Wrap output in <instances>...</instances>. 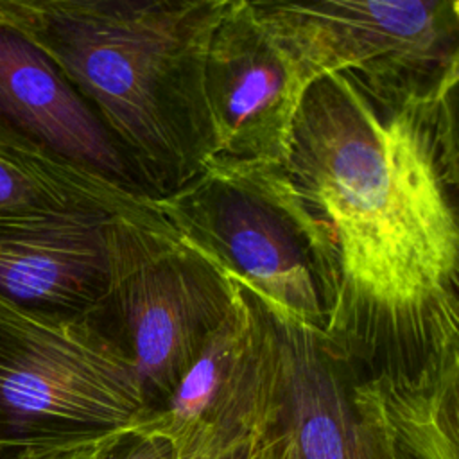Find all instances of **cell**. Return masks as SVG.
Wrapping results in <instances>:
<instances>
[{
    "instance_id": "obj_1",
    "label": "cell",
    "mask_w": 459,
    "mask_h": 459,
    "mask_svg": "<svg viewBox=\"0 0 459 459\" xmlns=\"http://www.w3.org/2000/svg\"><path fill=\"white\" fill-rule=\"evenodd\" d=\"M457 79L402 91L328 74L296 113L278 169L312 255L321 342L353 380L459 359Z\"/></svg>"
},
{
    "instance_id": "obj_2",
    "label": "cell",
    "mask_w": 459,
    "mask_h": 459,
    "mask_svg": "<svg viewBox=\"0 0 459 459\" xmlns=\"http://www.w3.org/2000/svg\"><path fill=\"white\" fill-rule=\"evenodd\" d=\"M228 0H0L88 102L133 183L167 199L212 161L204 57Z\"/></svg>"
},
{
    "instance_id": "obj_3",
    "label": "cell",
    "mask_w": 459,
    "mask_h": 459,
    "mask_svg": "<svg viewBox=\"0 0 459 459\" xmlns=\"http://www.w3.org/2000/svg\"><path fill=\"white\" fill-rule=\"evenodd\" d=\"M108 242V292L88 319L129 357L152 411L226 319L240 280L174 208L111 219Z\"/></svg>"
},
{
    "instance_id": "obj_4",
    "label": "cell",
    "mask_w": 459,
    "mask_h": 459,
    "mask_svg": "<svg viewBox=\"0 0 459 459\" xmlns=\"http://www.w3.org/2000/svg\"><path fill=\"white\" fill-rule=\"evenodd\" d=\"M149 412L133 362L90 319L52 323L0 298V459L133 429Z\"/></svg>"
},
{
    "instance_id": "obj_5",
    "label": "cell",
    "mask_w": 459,
    "mask_h": 459,
    "mask_svg": "<svg viewBox=\"0 0 459 459\" xmlns=\"http://www.w3.org/2000/svg\"><path fill=\"white\" fill-rule=\"evenodd\" d=\"M253 2L316 79L348 72L407 91L459 74L457 0Z\"/></svg>"
},
{
    "instance_id": "obj_6",
    "label": "cell",
    "mask_w": 459,
    "mask_h": 459,
    "mask_svg": "<svg viewBox=\"0 0 459 459\" xmlns=\"http://www.w3.org/2000/svg\"><path fill=\"white\" fill-rule=\"evenodd\" d=\"M169 199L178 221L269 310L321 333L312 255L280 169L208 167Z\"/></svg>"
},
{
    "instance_id": "obj_7",
    "label": "cell",
    "mask_w": 459,
    "mask_h": 459,
    "mask_svg": "<svg viewBox=\"0 0 459 459\" xmlns=\"http://www.w3.org/2000/svg\"><path fill=\"white\" fill-rule=\"evenodd\" d=\"M312 81L316 77L305 61L253 0H228L204 57L203 86L212 131L208 167H281Z\"/></svg>"
},
{
    "instance_id": "obj_8",
    "label": "cell",
    "mask_w": 459,
    "mask_h": 459,
    "mask_svg": "<svg viewBox=\"0 0 459 459\" xmlns=\"http://www.w3.org/2000/svg\"><path fill=\"white\" fill-rule=\"evenodd\" d=\"M278 418L274 325L262 299L240 280L226 319L172 393L134 430L167 439L181 459H210L242 437L271 430Z\"/></svg>"
},
{
    "instance_id": "obj_9",
    "label": "cell",
    "mask_w": 459,
    "mask_h": 459,
    "mask_svg": "<svg viewBox=\"0 0 459 459\" xmlns=\"http://www.w3.org/2000/svg\"><path fill=\"white\" fill-rule=\"evenodd\" d=\"M0 145L136 186L88 102L56 63L4 18H0Z\"/></svg>"
},
{
    "instance_id": "obj_10",
    "label": "cell",
    "mask_w": 459,
    "mask_h": 459,
    "mask_svg": "<svg viewBox=\"0 0 459 459\" xmlns=\"http://www.w3.org/2000/svg\"><path fill=\"white\" fill-rule=\"evenodd\" d=\"M111 219L63 215L0 222V298L52 323L88 319L109 285Z\"/></svg>"
},
{
    "instance_id": "obj_11",
    "label": "cell",
    "mask_w": 459,
    "mask_h": 459,
    "mask_svg": "<svg viewBox=\"0 0 459 459\" xmlns=\"http://www.w3.org/2000/svg\"><path fill=\"white\" fill-rule=\"evenodd\" d=\"M269 316L278 346V423L290 459H366L344 368L317 330L273 310Z\"/></svg>"
},
{
    "instance_id": "obj_12",
    "label": "cell",
    "mask_w": 459,
    "mask_h": 459,
    "mask_svg": "<svg viewBox=\"0 0 459 459\" xmlns=\"http://www.w3.org/2000/svg\"><path fill=\"white\" fill-rule=\"evenodd\" d=\"M366 459H459V359L416 378L351 380Z\"/></svg>"
},
{
    "instance_id": "obj_13",
    "label": "cell",
    "mask_w": 459,
    "mask_h": 459,
    "mask_svg": "<svg viewBox=\"0 0 459 459\" xmlns=\"http://www.w3.org/2000/svg\"><path fill=\"white\" fill-rule=\"evenodd\" d=\"M170 199L0 145V222L63 215H161Z\"/></svg>"
},
{
    "instance_id": "obj_14",
    "label": "cell",
    "mask_w": 459,
    "mask_h": 459,
    "mask_svg": "<svg viewBox=\"0 0 459 459\" xmlns=\"http://www.w3.org/2000/svg\"><path fill=\"white\" fill-rule=\"evenodd\" d=\"M100 459H181L163 437L136 432L134 427L120 432Z\"/></svg>"
},
{
    "instance_id": "obj_15",
    "label": "cell",
    "mask_w": 459,
    "mask_h": 459,
    "mask_svg": "<svg viewBox=\"0 0 459 459\" xmlns=\"http://www.w3.org/2000/svg\"><path fill=\"white\" fill-rule=\"evenodd\" d=\"M210 459H290V452L278 423L271 430L251 434L224 446Z\"/></svg>"
},
{
    "instance_id": "obj_16",
    "label": "cell",
    "mask_w": 459,
    "mask_h": 459,
    "mask_svg": "<svg viewBox=\"0 0 459 459\" xmlns=\"http://www.w3.org/2000/svg\"><path fill=\"white\" fill-rule=\"evenodd\" d=\"M124 430H127V429H124ZM124 430H117V432H111V434H106V436H100L95 439L59 446V448L47 450L41 454H34L25 459H100L102 454L106 452V448L113 443V439Z\"/></svg>"
}]
</instances>
